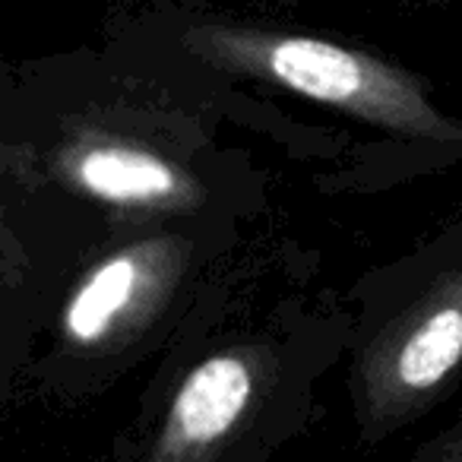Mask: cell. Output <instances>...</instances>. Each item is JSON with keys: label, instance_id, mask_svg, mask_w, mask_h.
Returning <instances> with one entry per match:
<instances>
[{"label": "cell", "instance_id": "obj_4", "mask_svg": "<svg viewBox=\"0 0 462 462\" xmlns=\"http://www.w3.org/2000/svg\"><path fill=\"white\" fill-rule=\"evenodd\" d=\"M64 171L83 193L124 209H165L193 197V184L184 171L130 143L102 140L70 149Z\"/></svg>", "mask_w": 462, "mask_h": 462}, {"label": "cell", "instance_id": "obj_1", "mask_svg": "<svg viewBox=\"0 0 462 462\" xmlns=\"http://www.w3.org/2000/svg\"><path fill=\"white\" fill-rule=\"evenodd\" d=\"M184 42L199 60L218 70L282 86L393 136L462 143V124L430 102L421 79L358 48L228 23L187 29Z\"/></svg>", "mask_w": 462, "mask_h": 462}, {"label": "cell", "instance_id": "obj_6", "mask_svg": "<svg viewBox=\"0 0 462 462\" xmlns=\"http://www.w3.org/2000/svg\"><path fill=\"white\" fill-rule=\"evenodd\" d=\"M421 4H440V0H421Z\"/></svg>", "mask_w": 462, "mask_h": 462}, {"label": "cell", "instance_id": "obj_5", "mask_svg": "<svg viewBox=\"0 0 462 462\" xmlns=\"http://www.w3.org/2000/svg\"><path fill=\"white\" fill-rule=\"evenodd\" d=\"M152 282V251L111 254L98 266L86 273L64 308V333L77 346H98L105 342L146 298Z\"/></svg>", "mask_w": 462, "mask_h": 462}, {"label": "cell", "instance_id": "obj_3", "mask_svg": "<svg viewBox=\"0 0 462 462\" xmlns=\"http://www.w3.org/2000/svg\"><path fill=\"white\" fill-rule=\"evenodd\" d=\"M254 365L241 352L199 361L174 390L152 456L162 462L203 459L238 428L254 399Z\"/></svg>", "mask_w": 462, "mask_h": 462}, {"label": "cell", "instance_id": "obj_2", "mask_svg": "<svg viewBox=\"0 0 462 462\" xmlns=\"http://www.w3.org/2000/svg\"><path fill=\"white\" fill-rule=\"evenodd\" d=\"M462 365V273H447L399 314L361 361V393L377 418L428 402Z\"/></svg>", "mask_w": 462, "mask_h": 462}]
</instances>
